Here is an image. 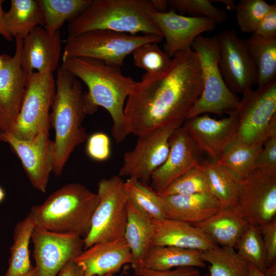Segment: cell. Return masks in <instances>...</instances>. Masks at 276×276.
Here are the masks:
<instances>
[{
    "label": "cell",
    "instance_id": "obj_2",
    "mask_svg": "<svg viewBox=\"0 0 276 276\" xmlns=\"http://www.w3.org/2000/svg\"><path fill=\"white\" fill-rule=\"evenodd\" d=\"M56 92L50 113L55 131V157L53 173L59 176L75 149L87 139L83 126L86 114L96 112L84 93L79 79L62 65L58 67Z\"/></svg>",
    "mask_w": 276,
    "mask_h": 276
},
{
    "label": "cell",
    "instance_id": "obj_32",
    "mask_svg": "<svg viewBox=\"0 0 276 276\" xmlns=\"http://www.w3.org/2000/svg\"><path fill=\"white\" fill-rule=\"evenodd\" d=\"M42 10L45 26L50 33H54L84 12L93 0H37Z\"/></svg>",
    "mask_w": 276,
    "mask_h": 276
},
{
    "label": "cell",
    "instance_id": "obj_5",
    "mask_svg": "<svg viewBox=\"0 0 276 276\" xmlns=\"http://www.w3.org/2000/svg\"><path fill=\"white\" fill-rule=\"evenodd\" d=\"M156 11L152 0H93L81 14L68 21L70 35L95 30L130 34L162 36L149 12Z\"/></svg>",
    "mask_w": 276,
    "mask_h": 276
},
{
    "label": "cell",
    "instance_id": "obj_6",
    "mask_svg": "<svg viewBox=\"0 0 276 276\" xmlns=\"http://www.w3.org/2000/svg\"><path fill=\"white\" fill-rule=\"evenodd\" d=\"M191 49L200 63L203 87L187 118L208 113L231 114L237 108L240 100L228 88L220 72V46L217 35L211 37L199 35L194 41Z\"/></svg>",
    "mask_w": 276,
    "mask_h": 276
},
{
    "label": "cell",
    "instance_id": "obj_10",
    "mask_svg": "<svg viewBox=\"0 0 276 276\" xmlns=\"http://www.w3.org/2000/svg\"><path fill=\"white\" fill-rule=\"evenodd\" d=\"M234 111L237 138L250 145H263L276 131V80L256 89L247 88Z\"/></svg>",
    "mask_w": 276,
    "mask_h": 276
},
{
    "label": "cell",
    "instance_id": "obj_27",
    "mask_svg": "<svg viewBox=\"0 0 276 276\" xmlns=\"http://www.w3.org/2000/svg\"><path fill=\"white\" fill-rule=\"evenodd\" d=\"M201 165L209 181L211 193L223 208L234 209L238 200L242 180L216 160H204L201 162Z\"/></svg>",
    "mask_w": 276,
    "mask_h": 276
},
{
    "label": "cell",
    "instance_id": "obj_28",
    "mask_svg": "<svg viewBox=\"0 0 276 276\" xmlns=\"http://www.w3.org/2000/svg\"><path fill=\"white\" fill-rule=\"evenodd\" d=\"M4 21L7 32L12 37L22 39L35 27L45 26L37 0H11L10 8L5 13Z\"/></svg>",
    "mask_w": 276,
    "mask_h": 276
},
{
    "label": "cell",
    "instance_id": "obj_46",
    "mask_svg": "<svg viewBox=\"0 0 276 276\" xmlns=\"http://www.w3.org/2000/svg\"><path fill=\"white\" fill-rule=\"evenodd\" d=\"M4 2L3 0H0V36L10 41L12 40V37L7 32L5 25L4 16L5 12L3 10L2 6Z\"/></svg>",
    "mask_w": 276,
    "mask_h": 276
},
{
    "label": "cell",
    "instance_id": "obj_23",
    "mask_svg": "<svg viewBox=\"0 0 276 276\" xmlns=\"http://www.w3.org/2000/svg\"><path fill=\"white\" fill-rule=\"evenodd\" d=\"M165 218L194 224L223 208L211 193L160 196Z\"/></svg>",
    "mask_w": 276,
    "mask_h": 276
},
{
    "label": "cell",
    "instance_id": "obj_36",
    "mask_svg": "<svg viewBox=\"0 0 276 276\" xmlns=\"http://www.w3.org/2000/svg\"><path fill=\"white\" fill-rule=\"evenodd\" d=\"M132 54L135 66L143 69L146 74L150 75L157 76L165 73L172 62V58L156 43L142 44L135 49Z\"/></svg>",
    "mask_w": 276,
    "mask_h": 276
},
{
    "label": "cell",
    "instance_id": "obj_14",
    "mask_svg": "<svg viewBox=\"0 0 276 276\" xmlns=\"http://www.w3.org/2000/svg\"><path fill=\"white\" fill-rule=\"evenodd\" d=\"M3 137L19 158L34 188L45 193L55 157V144L49 137V129L42 130L28 140L18 139L9 133L3 134Z\"/></svg>",
    "mask_w": 276,
    "mask_h": 276
},
{
    "label": "cell",
    "instance_id": "obj_37",
    "mask_svg": "<svg viewBox=\"0 0 276 276\" xmlns=\"http://www.w3.org/2000/svg\"><path fill=\"white\" fill-rule=\"evenodd\" d=\"M202 193H211V191L206 175L201 164L176 178L158 195L168 196Z\"/></svg>",
    "mask_w": 276,
    "mask_h": 276
},
{
    "label": "cell",
    "instance_id": "obj_35",
    "mask_svg": "<svg viewBox=\"0 0 276 276\" xmlns=\"http://www.w3.org/2000/svg\"><path fill=\"white\" fill-rule=\"evenodd\" d=\"M234 248L241 258L262 272L267 267L266 252L258 227L248 224Z\"/></svg>",
    "mask_w": 276,
    "mask_h": 276
},
{
    "label": "cell",
    "instance_id": "obj_13",
    "mask_svg": "<svg viewBox=\"0 0 276 276\" xmlns=\"http://www.w3.org/2000/svg\"><path fill=\"white\" fill-rule=\"evenodd\" d=\"M219 46V67L224 81L234 94L243 93L257 84L256 66L245 39L233 29L217 35Z\"/></svg>",
    "mask_w": 276,
    "mask_h": 276
},
{
    "label": "cell",
    "instance_id": "obj_53",
    "mask_svg": "<svg viewBox=\"0 0 276 276\" xmlns=\"http://www.w3.org/2000/svg\"><path fill=\"white\" fill-rule=\"evenodd\" d=\"M93 276H113V274H111V273H107V274H105L103 275H93Z\"/></svg>",
    "mask_w": 276,
    "mask_h": 276
},
{
    "label": "cell",
    "instance_id": "obj_34",
    "mask_svg": "<svg viewBox=\"0 0 276 276\" xmlns=\"http://www.w3.org/2000/svg\"><path fill=\"white\" fill-rule=\"evenodd\" d=\"M129 199L141 212L151 219L165 218L159 195L150 187L133 178L124 181Z\"/></svg>",
    "mask_w": 276,
    "mask_h": 276
},
{
    "label": "cell",
    "instance_id": "obj_20",
    "mask_svg": "<svg viewBox=\"0 0 276 276\" xmlns=\"http://www.w3.org/2000/svg\"><path fill=\"white\" fill-rule=\"evenodd\" d=\"M73 261L83 276L114 274L125 264L133 263V256L124 238L97 243L84 249Z\"/></svg>",
    "mask_w": 276,
    "mask_h": 276
},
{
    "label": "cell",
    "instance_id": "obj_8",
    "mask_svg": "<svg viewBox=\"0 0 276 276\" xmlns=\"http://www.w3.org/2000/svg\"><path fill=\"white\" fill-rule=\"evenodd\" d=\"M99 202L91 226L83 239L84 249L93 245L124 238L127 221L128 197L119 175L102 178L98 183Z\"/></svg>",
    "mask_w": 276,
    "mask_h": 276
},
{
    "label": "cell",
    "instance_id": "obj_47",
    "mask_svg": "<svg viewBox=\"0 0 276 276\" xmlns=\"http://www.w3.org/2000/svg\"><path fill=\"white\" fill-rule=\"evenodd\" d=\"M156 11L158 12H166L169 10L168 1L166 0H152Z\"/></svg>",
    "mask_w": 276,
    "mask_h": 276
},
{
    "label": "cell",
    "instance_id": "obj_41",
    "mask_svg": "<svg viewBox=\"0 0 276 276\" xmlns=\"http://www.w3.org/2000/svg\"><path fill=\"white\" fill-rule=\"evenodd\" d=\"M86 152L93 159L102 162L110 155V141L108 135L103 132L93 133L87 138Z\"/></svg>",
    "mask_w": 276,
    "mask_h": 276
},
{
    "label": "cell",
    "instance_id": "obj_1",
    "mask_svg": "<svg viewBox=\"0 0 276 276\" xmlns=\"http://www.w3.org/2000/svg\"><path fill=\"white\" fill-rule=\"evenodd\" d=\"M202 87L196 53L191 48L176 53L166 72L145 73L136 82L124 107L127 133L139 136L171 124H183Z\"/></svg>",
    "mask_w": 276,
    "mask_h": 276
},
{
    "label": "cell",
    "instance_id": "obj_43",
    "mask_svg": "<svg viewBox=\"0 0 276 276\" xmlns=\"http://www.w3.org/2000/svg\"><path fill=\"white\" fill-rule=\"evenodd\" d=\"M135 276H201L195 267H183L167 270H158L146 268L133 269Z\"/></svg>",
    "mask_w": 276,
    "mask_h": 276
},
{
    "label": "cell",
    "instance_id": "obj_38",
    "mask_svg": "<svg viewBox=\"0 0 276 276\" xmlns=\"http://www.w3.org/2000/svg\"><path fill=\"white\" fill-rule=\"evenodd\" d=\"M168 3L169 10L190 16L209 18L216 24L224 22L227 19L226 12L214 6L210 0H168Z\"/></svg>",
    "mask_w": 276,
    "mask_h": 276
},
{
    "label": "cell",
    "instance_id": "obj_50",
    "mask_svg": "<svg viewBox=\"0 0 276 276\" xmlns=\"http://www.w3.org/2000/svg\"><path fill=\"white\" fill-rule=\"evenodd\" d=\"M263 272L266 276H276V261L268 266Z\"/></svg>",
    "mask_w": 276,
    "mask_h": 276
},
{
    "label": "cell",
    "instance_id": "obj_15",
    "mask_svg": "<svg viewBox=\"0 0 276 276\" xmlns=\"http://www.w3.org/2000/svg\"><path fill=\"white\" fill-rule=\"evenodd\" d=\"M31 241L37 276H56L84 250L82 238L37 227L32 232Z\"/></svg>",
    "mask_w": 276,
    "mask_h": 276
},
{
    "label": "cell",
    "instance_id": "obj_11",
    "mask_svg": "<svg viewBox=\"0 0 276 276\" xmlns=\"http://www.w3.org/2000/svg\"><path fill=\"white\" fill-rule=\"evenodd\" d=\"M182 125L173 123L137 136L134 148L124 155L119 175L135 178L148 185L152 174L167 157L171 134Z\"/></svg>",
    "mask_w": 276,
    "mask_h": 276
},
{
    "label": "cell",
    "instance_id": "obj_55",
    "mask_svg": "<svg viewBox=\"0 0 276 276\" xmlns=\"http://www.w3.org/2000/svg\"><path fill=\"white\" fill-rule=\"evenodd\" d=\"M203 276H210V275H209V273H208V274H205V275H204Z\"/></svg>",
    "mask_w": 276,
    "mask_h": 276
},
{
    "label": "cell",
    "instance_id": "obj_12",
    "mask_svg": "<svg viewBox=\"0 0 276 276\" xmlns=\"http://www.w3.org/2000/svg\"><path fill=\"white\" fill-rule=\"evenodd\" d=\"M248 224L259 227L276 218V176L255 169L242 180L233 209Z\"/></svg>",
    "mask_w": 276,
    "mask_h": 276
},
{
    "label": "cell",
    "instance_id": "obj_44",
    "mask_svg": "<svg viewBox=\"0 0 276 276\" xmlns=\"http://www.w3.org/2000/svg\"><path fill=\"white\" fill-rule=\"evenodd\" d=\"M265 38H276V4L257 25L254 33Z\"/></svg>",
    "mask_w": 276,
    "mask_h": 276
},
{
    "label": "cell",
    "instance_id": "obj_39",
    "mask_svg": "<svg viewBox=\"0 0 276 276\" xmlns=\"http://www.w3.org/2000/svg\"><path fill=\"white\" fill-rule=\"evenodd\" d=\"M272 5L264 0L240 1L236 9L237 23L240 30L243 33H254Z\"/></svg>",
    "mask_w": 276,
    "mask_h": 276
},
{
    "label": "cell",
    "instance_id": "obj_30",
    "mask_svg": "<svg viewBox=\"0 0 276 276\" xmlns=\"http://www.w3.org/2000/svg\"><path fill=\"white\" fill-rule=\"evenodd\" d=\"M245 40L257 69L258 87L275 80L276 38H265L252 34Z\"/></svg>",
    "mask_w": 276,
    "mask_h": 276
},
{
    "label": "cell",
    "instance_id": "obj_4",
    "mask_svg": "<svg viewBox=\"0 0 276 276\" xmlns=\"http://www.w3.org/2000/svg\"><path fill=\"white\" fill-rule=\"evenodd\" d=\"M99 198L79 183H70L54 191L28 214L35 227L84 239L88 234Z\"/></svg>",
    "mask_w": 276,
    "mask_h": 276
},
{
    "label": "cell",
    "instance_id": "obj_25",
    "mask_svg": "<svg viewBox=\"0 0 276 276\" xmlns=\"http://www.w3.org/2000/svg\"><path fill=\"white\" fill-rule=\"evenodd\" d=\"M219 246L235 247L248 224L233 209L223 208L214 215L193 224Z\"/></svg>",
    "mask_w": 276,
    "mask_h": 276
},
{
    "label": "cell",
    "instance_id": "obj_51",
    "mask_svg": "<svg viewBox=\"0 0 276 276\" xmlns=\"http://www.w3.org/2000/svg\"><path fill=\"white\" fill-rule=\"evenodd\" d=\"M26 276H37V271L35 267Z\"/></svg>",
    "mask_w": 276,
    "mask_h": 276
},
{
    "label": "cell",
    "instance_id": "obj_45",
    "mask_svg": "<svg viewBox=\"0 0 276 276\" xmlns=\"http://www.w3.org/2000/svg\"><path fill=\"white\" fill-rule=\"evenodd\" d=\"M58 276H83V273L81 268L73 260L60 270Z\"/></svg>",
    "mask_w": 276,
    "mask_h": 276
},
{
    "label": "cell",
    "instance_id": "obj_29",
    "mask_svg": "<svg viewBox=\"0 0 276 276\" xmlns=\"http://www.w3.org/2000/svg\"><path fill=\"white\" fill-rule=\"evenodd\" d=\"M35 227L29 214L16 224L10 248L8 267L3 276H26L34 268L30 260L29 245Z\"/></svg>",
    "mask_w": 276,
    "mask_h": 276
},
{
    "label": "cell",
    "instance_id": "obj_16",
    "mask_svg": "<svg viewBox=\"0 0 276 276\" xmlns=\"http://www.w3.org/2000/svg\"><path fill=\"white\" fill-rule=\"evenodd\" d=\"M13 56L0 54V132H9L18 115L27 75L20 65L23 39L16 37Z\"/></svg>",
    "mask_w": 276,
    "mask_h": 276
},
{
    "label": "cell",
    "instance_id": "obj_26",
    "mask_svg": "<svg viewBox=\"0 0 276 276\" xmlns=\"http://www.w3.org/2000/svg\"><path fill=\"white\" fill-rule=\"evenodd\" d=\"M202 251L174 246L152 245L140 268L167 270L174 268H204Z\"/></svg>",
    "mask_w": 276,
    "mask_h": 276
},
{
    "label": "cell",
    "instance_id": "obj_24",
    "mask_svg": "<svg viewBox=\"0 0 276 276\" xmlns=\"http://www.w3.org/2000/svg\"><path fill=\"white\" fill-rule=\"evenodd\" d=\"M153 235L151 219L137 209L128 198L127 221L124 238L133 256V269L141 267L152 246Z\"/></svg>",
    "mask_w": 276,
    "mask_h": 276
},
{
    "label": "cell",
    "instance_id": "obj_33",
    "mask_svg": "<svg viewBox=\"0 0 276 276\" xmlns=\"http://www.w3.org/2000/svg\"><path fill=\"white\" fill-rule=\"evenodd\" d=\"M262 146L248 144L236 137L216 161L242 180L255 170V160Z\"/></svg>",
    "mask_w": 276,
    "mask_h": 276
},
{
    "label": "cell",
    "instance_id": "obj_31",
    "mask_svg": "<svg viewBox=\"0 0 276 276\" xmlns=\"http://www.w3.org/2000/svg\"><path fill=\"white\" fill-rule=\"evenodd\" d=\"M201 258L209 263L210 276H248V263L234 247L217 246L202 251Z\"/></svg>",
    "mask_w": 276,
    "mask_h": 276
},
{
    "label": "cell",
    "instance_id": "obj_42",
    "mask_svg": "<svg viewBox=\"0 0 276 276\" xmlns=\"http://www.w3.org/2000/svg\"><path fill=\"white\" fill-rule=\"evenodd\" d=\"M258 227L266 252L268 266L276 261V218Z\"/></svg>",
    "mask_w": 276,
    "mask_h": 276
},
{
    "label": "cell",
    "instance_id": "obj_48",
    "mask_svg": "<svg viewBox=\"0 0 276 276\" xmlns=\"http://www.w3.org/2000/svg\"><path fill=\"white\" fill-rule=\"evenodd\" d=\"M212 3L217 2L223 4L229 10L235 11L236 9L237 5L234 0H212Z\"/></svg>",
    "mask_w": 276,
    "mask_h": 276
},
{
    "label": "cell",
    "instance_id": "obj_52",
    "mask_svg": "<svg viewBox=\"0 0 276 276\" xmlns=\"http://www.w3.org/2000/svg\"><path fill=\"white\" fill-rule=\"evenodd\" d=\"M5 196V193L3 189L0 187V204L3 201Z\"/></svg>",
    "mask_w": 276,
    "mask_h": 276
},
{
    "label": "cell",
    "instance_id": "obj_3",
    "mask_svg": "<svg viewBox=\"0 0 276 276\" xmlns=\"http://www.w3.org/2000/svg\"><path fill=\"white\" fill-rule=\"evenodd\" d=\"M62 65L87 86L94 104L107 110L112 121V135L117 143L128 135L124 123V107L136 81L124 75L121 67L97 59L62 57Z\"/></svg>",
    "mask_w": 276,
    "mask_h": 276
},
{
    "label": "cell",
    "instance_id": "obj_54",
    "mask_svg": "<svg viewBox=\"0 0 276 276\" xmlns=\"http://www.w3.org/2000/svg\"><path fill=\"white\" fill-rule=\"evenodd\" d=\"M3 142V134L0 132V142Z\"/></svg>",
    "mask_w": 276,
    "mask_h": 276
},
{
    "label": "cell",
    "instance_id": "obj_7",
    "mask_svg": "<svg viewBox=\"0 0 276 276\" xmlns=\"http://www.w3.org/2000/svg\"><path fill=\"white\" fill-rule=\"evenodd\" d=\"M163 39L158 35H133L107 30L68 34L62 57L92 58L121 67L125 58L137 47L147 43H157Z\"/></svg>",
    "mask_w": 276,
    "mask_h": 276
},
{
    "label": "cell",
    "instance_id": "obj_21",
    "mask_svg": "<svg viewBox=\"0 0 276 276\" xmlns=\"http://www.w3.org/2000/svg\"><path fill=\"white\" fill-rule=\"evenodd\" d=\"M61 42L59 31L49 32L44 27H35L23 39L20 65L26 74L40 72L48 67L54 72L61 56Z\"/></svg>",
    "mask_w": 276,
    "mask_h": 276
},
{
    "label": "cell",
    "instance_id": "obj_19",
    "mask_svg": "<svg viewBox=\"0 0 276 276\" xmlns=\"http://www.w3.org/2000/svg\"><path fill=\"white\" fill-rule=\"evenodd\" d=\"M199 149L182 126L169 140V151L165 162L152 174L150 187L158 194L180 176L201 164Z\"/></svg>",
    "mask_w": 276,
    "mask_h": 276
},
{
    "label": "cell",
    "instance_id": "obj_40",
    "mask_svg": "<svg viewBox=\"0 0 276 276\" xmlns=\"http://www.w3.org/2000/svg\"><path fill=\"white\" fill-rule=\"evenodd\" d=\"M254 169L276 176V131L265 141L256 159Z\"/></svg>",
    "mask_w": 276,
    "mask_h": 276
},
{
    "label": "cell",
    "instance_id": "obj_18",
    "mask_svg": "<svg viewBox=\"0 0 276 276\" xmlns=\"http://www.w3.org/2000/svg\"><path fill=\"white\" fill-rule=\"evenodd\" d=\"M199 150L217 160L236 139L237 120L235 112L217 120L202 114L187 118L182 124Z\"/></svg>",
    "mask_w": 276,
    "mask_h": 276
},
{
    "label": "cell",
    "instance_id": "obj_22",
    "mask_svg": "<svg viewBox=\"0 0 276 276\" xmlns=\"http://www.w3.org/2000/svg\"><path fill=\"white\" fill-rule=\"evenodd\" d=\"M152 245L174 246L205 251L218 246L201 229L193 224L172 219H151Z\"/></svg>",
    "mask_w": 276,
    "mask_h": 276
},
{
    "label": "cell",
    "instance_id": "obj_49",
    "mask_svg": "<svg viewBox=\"0 0 276 276\" xmlns=\"http://www.w3.org/2000/svg\"><path fill=\"white\" fill-rule=\"evenodd\" d=\"M248 276H266L263 272L254 266L252 264L248 263Z\"/></svg>",
    "mask_w": 276,
    "mask_h": 276
},
{
    "label": "cell",
    "instance_id": "obj_17",
    "mask_svg": "<svg viewBox=\"0 0 276 276\" xmlns=\"http://www.w3.org/2000/svg\"><path fill=\"white\" fill-rule=\"evenodd\" d=\"M149 15L165 39V52L171 58L191 49L198 36L213 31L216 25L210 18L185 16L172 10L166 12L151 11Z\"/></svg>",
    "mask_w": 276,
    "mask_h": 276
},
{
    "label": "cell",
    "instance_id": "obj_9",
    "mask_svg": "<svg viewBox=\"0 0 276 276\" xmlns=\"http://www.w3.org/2000/svg\"><path fill=\"white\" fill-rule=\"evenodd\" d=\"M54 71L48 67L28 74L20 109L9 134L28 140L51 126L50 111L56 92Z\"/></svg>",
    "mask_w": 276,
    "mask_h": 276
}]
</instances>
